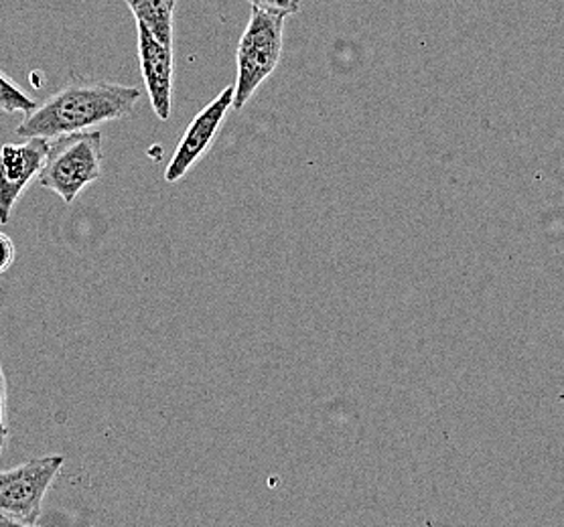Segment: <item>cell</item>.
Segmentation results:
<instances>
[{"label": "cell", "mask_w": 564, "mask_h": 527, "mask_svg": "<svg viewBox=\"0 0 564 527\" xmlns=\"http://www.w3.org/2000/svg\"><path fill=\"white\" fill-rule=\"evenodd\" d=\"M139 100V88L74 76L62 90L23 118L17 134L21 139L53 141L65 134L98 129L104 122L130 117Z\"/></svg>", "instance_id": "obj_1"}, {"label": "cell", "mask_w": 564, "mask_h": 527, "mask_svg": "<svg viewBox=\"0 0 564 527\" xmlns=\"http://www.w3.org/2000/svg\"><path fill=\"white\" fill-rule=\"evenodd\" d=\"M102 177V132L86 130L53 139L39 185L74 204L94 180Z\"/></svg>", "instance_id": "obj_2"}, {"label": "cell", "mask_w": 564, "mask_h": 527, "mask_svg": "<svg viewBox=\"0 0 564 527\" xmlns=\"http://www.w3.org/2000/svg\"><path fill=\"white\" fill-rule=\"evenodd\" d=\"M284 17L252 9L250 23L238 43V79L234 86V110H242L254 91L276 69L282 53Z\"/></svg>", "instance_id": "obj_3"}, {"label": "cell", "mask_w": 564, "mask_h": 527, "mask_svg": "<svg viewBox=\"0 0 564 527\" xmlns=\"http://www.w3.org/2000/svg\"><path fill=\"white\" fill-rule=\"evenodd\" d=\"M64 463L62 454H50L0 471V517L35 526L43 499Z\"/></svg>", "instance_id": "obj_4"}, {"label": "cell", "mask_w": 564, "mask_h": 527, "mask_svg": "<svg viewBox=\"0 0 564 527\" xmlns=\"http://www.w3.org/2000/svg\"><path fill=\"white\" fill-rule=\"evenodd\" d=\"M52 141L25 139L0 149V226H7L13 207L45 167Z\"/></svg>", "instance_id": "obj_5"}, {"label": "cell", "mask_w": 564, "mask_h": 527, "mask_svg": "<svg viewBox=\"0 0 564 527\" xmlns=\"http://www.w3.org/2000/svg\"><path fill=\"white\" fill-rule=\"evenodd\" d=\"M234 106V86H228L214 102L206 106L185 130L175 155L165 171L167 183L180 180L189 168L206 155L209 144L216 139L224 118Z\"/></svg>", "instance_id": "obj_6"}, {"label": "cell", "mask_w": 564, "mask_h": 527, "mask_svg": "<svg viewBox=\"0 0 564 527\" xmlns=\"http://www.w3.org/2000/svg\"><path fill=\"white\" fill-rule=\"evenodd\" d=\"M139 59L142 78L151 96L154 114L161 120L171 117V96H173V50L165 47L153 37L147 26L139 23Z\"/></svg>", "instance_id": "obj_7"}, {"label": "cell", "mask_w": 564, "mask_h": 527, "mask_svg": "<svg viewBox=\"0 0 564 527\" xmlns=\"http://www.w3.org/2000/svg\"><path fill=\"white\" fill-rule=\"evenodd\" d=\"M137 23L147 26L156 41L173 47L175 0H127Z\"/></svg>", "instance_id": "obj_8"}, {"label": "cell", "mask_w": 564, "mask_h": 527, "mask_svg": "<svg viewBox=\"0 0 564 527\" xmlns=\"http://www.w3.org/2000/svg\"><path fill=\"white\" fill-rule=\"evenodd\" d=\"M39 103L21 90L13 79L0 72V112L4 114H31Z\"/></svg>", "instance_id": "obj_9"}, {"label": "cell", "mask_w": 564, "mask_h": 527, "mask_svg": "<svg viewBox=\"0 0 564 527\" xmlns=\"http://www.w3.org/2000/svg\"><path fill=\"white\" fill-rule=\"evenodd\" d=\"M252 4V9H260L267 13L296 14L301 11V0H248Z\"/></svg>", "instance_id": "obj_10"}, {"label": "cell", "mask_w": 564, "mask_h": 527, "mask_svg": "<svg viewBox=\"0 0 564 527\" xmlns=\"http://www.w3.org/2000/svg\"><path fill=\"white\" fill-rule=\"evenodd\" d=\"M9 425H7V377L0 365V454L7 449Z\"/></svg>", "instance_id": "obj_11"}, {"label": "cell", "mask_w": 564, "mask_h": 527, "mask_svg": "<svg viewBox=\"0 0 564 527\" xmlns=\"http://www.w3.org/2000/svg\"><path fill=\"white\" fill-rule=\"evenodd\" d=\"M14 260H17V245H14L13 238L0 232V274L11 271Z\"/></svg>", "instance_id": "obj_12"}, {"label": "cell", "mask_w": 564, "mask_h": 527, "mask_svg": "<svg viewBox=\"0 0 564 527\" xmlns=\"http://www.w3.org/2000/svg\"><path fill=\"white\" fill-rule=\"evenodd\" d=\"M0 527H37V524L35 526H26V524H19V521H11L7 517H0Z\"/></svg>", "instance_id": "obj_13"}]
</instances>
